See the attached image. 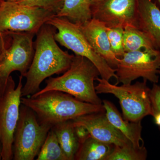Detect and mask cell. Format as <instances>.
Returning <instances> with one entry per match:
<instances>
[{"instance_id":"6da1fadb","label":"cell","mask_w":160,"mask_h":160,"mask_svg":"<svg viewBox=\"0 0 160 160\" xmlns=\"http://www.w3.org/2000/svg\"><path fill=\"white\" fill-rule=\"evenodd\" d=\"M56 29L45 24L38 33L34 42L32 61L25 78L22 97L30 96L40 90V85L47 78L65 72L70 67L74 55L63 51L54 38Z\"/></svg>"},{"instance_id":"7a4b0ae2","label":"cell","mask_w":160,"mask_h":160,"mask_svg":"<svg viewBox=\"0 0 160 160\" xmlns=\"http://www.w3.org/2000/svg\"><path fill=\"white\" fill-rule=\"evenodd\" d=\"M21 103L34 112L41 122L52 127L85 115L105 111L103 105L83 102L65 92L55 90L22 97Z\"/></svg>"},{"instance_id":"3957f363","label":"cell","mask_w":160,"mask_h":160,"mask_svg":"<svg viewBox=\"0 0 160 160\" xmlns=\"http://www.w3.org/2000/svg\"><path fill=\"white\" fill-rule=\"evenodd\" d=\"M99 75L97 68L91 61L75 55L70 67L62 75L49 78L46 81L45 87L32 95L55 90L65 92L83 102L102 105L94 84Z\"/></svg>"},{"instance_id":"277c9868","label":"cell","mask_w":160,"mask_h":160,"mask_svg":"<svg viewBox=\"0 0 160 160\" xmlns=\"http://www.w3.org/2000/svg\"><path fill=\"white\" fill-rule=\"evenodd\" d=\"M46 24L54 27V38L62 46L73 52L75 55L89 59L97 68L101 78L109 81L112 78H117L116 69L95 52L83 33L80 25L65 18L54 16Z\"/></svg>"},{"instance_id":"5b68a950","label":"cell","mask_w":160,"mask_h":160,"mask_svg":"<svg viewBox=\"0 0 160 160\" xmlns=\"http://www.w3.org/2000/svg\"><path fill=\"white\" fill-rule=\"evenodd\" d=\"M96 80L98 82L95 86L97 93H109L117 98L125 119L138 122L145 117L152 115L150 89L147 86L146 80L121 86L112 84L102 78L98 77Z\"/></svg>"},{"instance_id":"8992f818","label":"cell","mask_w":160,"mask_h":160,"mask_svg":"<svg viewBox=\"0 0 160 160\" xmlns=\"http://www.w3.org/2000/svg\"><path fill=\"white\" fill-rule=\"evenodd\" d=\"M52 127L41 122L34 112L21 104L13 138V159L34 160Z\"/></svg>"},{"instance_id":"52a82bcc","label":"cell","mask_w":160,"mask_h":160,"mask_svg":"<svg viewBox=\"0 0 160 160\" xmlns=\"http://www.w3.org/2000/svg\"><path fill=\"white\" fill-rule=\"evenodd\" d=\"M56 15L53 12L3 1L0 8V32H27L36 34L43 25Z\"/></svg>"},{"instance_id":"ba28073f","label":"cell","mask_w":160,"mask_h":160,"mask_svg":"<svg viewBox=\"0 0 160 160\" xmlns=\"http://www.w3.org/2000/svg\"><path fill=\"white\" fill-rule=\"evenodd\" d=\"M23 77L20 76L18 86L11 76L6 89L0 97V159H13V138L19 117Z\"/></svg>"},{"instance_id":"9c48e42d","label":"cell","mask_w":160,"mask_h":160,"mask_svg":"<svg viewBox=\"0 0 160 160\" xmlns=\"http://www.w3.org/2000/svg\"><path fill=\"white\" fill-rule=\"evenodd\" d=\"M11 42L0 57V97L6 89L12 72L18 71L26 76L34 52L35 34L27 32H8Z\"/></svg>"},{"instance_id":"30bf717a","label":"cell","mask_w":160,"mask_h":160,"mask_svg":"<svg viewBox=\"0 0 160 160\" xmlns=\"http://www.w3.org/2000/svg\"><path fill=\"white\" fill-rule=\"evenodd\" d=\"M117 83L130 84L138 78L153 83L158 82L160 50L144 49L125 52L115 68Z\"/></svg>"},{"instance_id":"8fae6325","label":"cell","mask_w":160,"mask_h":160,"mask_svg":"<svg viewBox=\"0 0 160 160\" xmlns=\"http://www.w3.org/2000/svg\"><path fill=\"white\" fill-rule=\"evenodd\" d=\"M91 11L92 18L109 27H138L137 0H104L91 6Z\"/></svg>"},{"instance_id":"7c38bea8","label":"cell","mask_w":160,"mask_h":160,"mask_svg":"<svg viewBox=\"0 0 160 160\" xmlns=\"http://www.w3.org/2000/svg\"><path fill=\"white\" fill-rule=\"evenodd\" d=\"M72 122L73 126L84 127L92 137L103 142L117 146L132 144L110 123L105 111L85 115Z\"/></svg>"},{"instance_id":"4fadbf2b","label":"cell","mask_w":160,"mask_h":160,"mask_svg":"<svg viewBox=\"0 0 160 160\" xmlns=\"http://www.w3.org/2000/svg\"><path fill=\"white\" fill-rule=\"evenodd\" d=\"M81 29L95 52L104 59L112 67H116L119 58L112 51L107 33L106 23L92 18L79 25Z\"/></svg>"},{"instance_id":"5bb4252c","label":"cell","mask_w":160,"mask_h":160,"mask_svg":"<svg viewBox=\"0 0 160 160\" xmlns=\"http://www.w3.org/2000/svg\"><path fill=\"white\" fill-rule=\"evenodd\" d=\"M137 26L160 50V9L152 0H137Z\"/></svg>"},{"instance_id":"9a60e30c","label":"cell","mask_w":160,"mask_h":160,"mask_svg":"<svg viewBox=\"0 0 160 160\" xmlns=\"http://www.w3.org/2000/svg\"><path fill=\"white\" fill-rule=\"evenodd\" d=\"M107 118L128 140L135 148H142L144 141L142 136V129L141 121L132 122L123 118L112 103L107 100L102 102Z\"/></svg>"},{"instance_id":"2e32d148","label":"cell","mask_w":160,"mask_h":160,"mask_svg":"<svg viewBox=\"0 0 160 160\" xmlns=\"http://www.w3.org/2000/svg\"><path fill=\"white\" fill-rule=\"evenodd\" d=\"M114 145L103 142L89 135L79 142L75 160H106Z\"/></svg>"},{"instance_id":"e0dca14e","label":"cell","mask_w":160,"mask_h":160,"mask_svg":"<svg viewBox=\"0 0 160 160\" xmlns=\"http://www.w3.org/2000/svg\"><path fill=\"white\" fill-rule=\"evenodd\" d=\"M60 146L68 160H74L79 146V140L72 120L52 126Z\"/></svg>"},{"instance_id":"ac0fdd59","label":"cell","mask_w":160,"mask_h":160,"mask_svg":"<svg viewBox=\"0 0 160 160\" xmlns=\"http://www.w3.org/2000/svg\"><path fill=\"white\" fill-rule=\"evenodd\" d=\"M56 16L65 18L82 25L92 18L91 0H64Z\"/></svg>"},{"instance_id":"d6986e66","label":"cell","mask_w":160,"mask_h":160,"mask_svg":"<svg viewBox=\"0 0 160 160\" xmlns=\"http://www.w3.org/2000/svg\"><path fill=\"white\" fill-rule=\"evenodd\" d=\"M123 46L125 52L158 49L147 33L134 26H127L124 28Z\"/></svg>"},{"instance_id":"ffe728a7","label":"cell","mask_w":160,"mask_h":160,"mask_svg":"<svg viewBox=\"0 0 160 160\" xmlns=\"http://www.w3.org/2000/svg\"><path fill=\"white\" fill-rule=\"evenodd\" d=\"M37 160H68L51 128L37 157Z\"/></svg>"},{"instance_id":"44dd1931","label":"cell","mask_w":160,"mask_h":160,"mask_svg":"<svg viewBox=\"0 0 160 160\" xmlns=\"http://www.w3.org/2000/svg\"><path fill=\"white\" fill-rule=\"evenodd\" d=\"M147 157L146 147L137 148L129 144L123 146H114L106 160H145Z\"/></svg>"},{"instance_id":"7402d4cb","label":"cell","mask_w":160,"mask_h":160,"mask_svg":"<svg viewBox=\"0 0 160 160\" xmlns=\"http://www.w3.org/2000/svg\"><path fill=\"white\" fill-rule=\"evenodd\" d=\"M124 29L120 27H107V33L112 51L118 58L125 53L123 46Z\"/></svg>"},{"instance_id":"603a6c76","label":"cell","mask_w":160,"mask_h":160,"mask_svg":"<svg viewBox=\"0 0 160 160\" xmlns=\"http://www.w3.org/2000/svg\"><path fill=\"white\" fill-rule=\"evenodd\" d=\"M11 1L32 7H38L57 14L62 6L64 0H12Z\"/></svg>"},{"instance_id":"cb8c5ba5","label":"cell","mask_w":160,"mask_h":160,"mask_svg":"<svg viewBox=\"0 0 160 160\" xmlns=\"http://www.w3.org/2000/svg\"><path fill=\"white\" fill-rule=\"evenodd\" d=\"M150 98L151 100L152 115L154 122L160 131V86L157 83H153L150 89Z\"/></svg>"},{"instance_id":"d4e9b609","label":"cell","mask_w":160,"mask_h":160,"mask_svg":"<svg viewBox=\"0 0 160 160\" xmlns=\"http://www.w3.org/2000/svg\"><path fill=\"white\" fill-rule=\"evenodd\" d=\"M6 33L0 32V57L6 49V43H5L4 37Z\"/></svg>"},{"instance_id":"484cf974","label":"cell","mask_w":160,"mask_h":160,"mask_svg":"<svg viewBox=\"0 0 160 160\" xmlns=\"http://www.w3.org/2000/svg\"><path fill=\"white\" fill-rule=\"evenodd\" d=\"M103 1H104V0H91V6L101 2H103Z\"/></svg>"},{"instance_id":"4316f807","label":"cell","mask_w":160,"mask_h":160,"mask_svg":"<svg viewBox=\"0 0 160 160\" xmlns=\"http://www.w3.org/2000/svg\"><path fill=\"white\" fill-rule=\"evenodd\" d=\"M158 3V4L159 6H158L160 9V0H157Z\"/></svg>"},{"instance_id":"83f0119b","label":"cell","mask_w":160,"mask_h":160,"mask_svg":"<svg viewBox=\"0 0 160 160\" xmlns=\"http://www.w3.org/2000/svg\"><path fill=\"white\" fill-rule=\"evenodd\" d=\"M3 1H3V0H0V8H1V6H2Z\"/></svg>"},{"instance_id":"f1b7e54d","label":"cell","mask_w":160,"mask_h":160,"mask_svg":"<svg viewBox=\"0 0 160 160\" xmlns=\"http://www.w3.org/2000/svg\"><path fill=\"white\" fill-rule=\"evenodd\" d=\"M3 1H12V0H3Z\"/></svg>"},{"instance_id":"f546056e","label":"cell","mask_w":160,"mask_h":160,"mask_svg":"<svg viewBox=\"0 0 160 160\" xmlns=\"http://www.w3.org/2000/svg\"><path fill=\"white\" fill-rule=\"evenodd\" d=\"M159 73H160V70H159Z\"/></svg>"}]
</instances>
